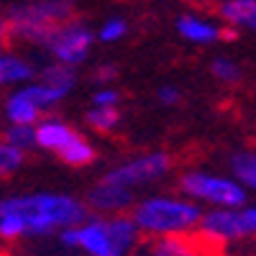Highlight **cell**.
Here are the masks:
<instances>
[{
  "mask_svg": "<svg viewBox=\"0 0 256 256\" xmlns=\"http://www.w3.org/2000/svg\"><path fill=\"white\" fill-rule=\"evenodd\" d=\"M202 216V208L190 198H144L131 205V220L141 230V236L159 238V236H187L195 233Z\"/></svg>",
  "mask_w": 256,
  "mask_h": 256,
  "instance_id": "3",
  "label": "cell"
},
{
  "mask_svg": "<svg viewBox=\"0 0 256 256\" xmlns=\"http://www.w3.org/2000/svg\"><path fill=\"white\" fill-rule=\"evenodd\" d=\"M256 230V210L246 205L236 208H210L200 216V223L195 233L216 251H220L228 244H236L244 238H251Z\"/></svg>",
  "mask_w": 256,
  "mask_h": 256,
  "instance_id": "6",
  "label": "cell"
},
{
  "mask_svg": "<svg viewBox=\"0 0 256 256\" xmlns=\"http://www.w3.org/2000/svg\"><path fill=\"white\" fill-rule=\"evenodd\" d=\"M34 136L38 148L59 156L67 166H90L98 159L95 146L59 118H38L34 123Z\"/></svg>",
  "mask_w": 256,
  "mask_h": 256,
  "instance_id": "5",
  "label": "cell"
},
{
  "mask_svg": "<svg viewBox=\"0 0 256 256\" xmlns=\"http://www.w3.org/2000/svg\"><path fill=\"white\" fill-rule=\"evenodd\" d=\"M38 80L44 84H49L52 90H56L59 95L67 98L74 90V84H77V72H74V67H67V64L54 62V64H49V67H44V72H41Z\"/></svg>",
  "mask_w": 256,
  "mask_h": 256,
  "instance_id": "17",
  "label": "cell"
},
{
  "mask_svg": "<svg viewBox=\"0 0 256 256\" xmlns=\"http://www.w3.org/2000/svg\"><path fill=\"white\" fill-rule=\"evenodd\" d=\"M120 100H123V95L116 88H110V84L95 88V92H92V105H98V108H120Z\"/></svg>",
  "mask_w": 256,
  "mask_h": 256,
  "instance_id": "24",
  "label": "cell"
},
{
  "mask_svg": "<svg viewBox=\"0 0 256 256\" xmlns=\"http://www.w3.org/2000/svg\"><path fill=\"white\" fill-rule=\"evenodd\" d=\"M74 18V3L72 0H31L20 3L8 13V34H13L20 41L28 44H44L46 36Z\"/></svg>",
  "mask_w": 256,
  "mask_h": 256,
  "instance_id": "4",
  "label": "cell"
},
{
  "mask_svg": "<svg viewBox=\"0 0 256 256\" xmlns=\"http://www.w3.org/2000/svg\"><path fill=\"white\" fill-rule=\"evenodd\" d=\"M59 244L84 256H131L141 244V230L131 216H98L90 212L82 223L56 230Z\"/></svg>",
  "mask_w": 256,
  "mask_h": 256,
  "instance_id": "2",
  "label": "cell"
},
{
  "mask_svg": "<svg viewBox=\"0 0 256 256\" xmlns=\"http://www.w3.org/2000/svg\"><path fill=\"white\" fill-rule=\"evenodd\" d=\"M26 162V152H20L18 146L8 144L6 138H0V180L16 174Z\"/></svg>",
  "mask_w": 256,
  "mask_h": 256,
  "instance_id": "20",
  "label": "cell"
},
{
  "mask_svg": "<svg viewBox=\"0 0 256 256\" xmlns=\"http://www.w3.org/2000/svg\"><path fill=\"white\" fill-rule=\"evenodd\" d=\"M116 77H118L116 64H100V67H95V72H92V82L98 84V88H105V84H110Z\"/></svg>",
  "mask_w": 256,
  "mask_h": 256,
  "instance_id": "26",
  "label": "cell"
},
{
  "mask_svg": "<svg viewBox=\"0 0 256 256\" xmlns=\"http://www.w3.org/2000/svg\"><path fill=\"white\" fill-rule=\"evenodd\" d=\"M216 248L208 246L198 233H187V236H159L152 241L146 256H210Z\"/></svg>",
  "mask_w": 256,
  "mask_h": 256,
  "instance_id": "11",
  "label": "cell"
},
{
  "mask_svg": "<svg viewBox=\"0 0 256 256\" xmlns=\"http://www.w3.org/2000/svg\"><path fill=\"white\" fill-rule=\"evenodd\" d=\"M177 31L182 38H187L190 44H198V46H208V44H216V41L223 38V28L210 24L205 18L198 16H182L177 20Z\"/></svg>",
  "mask_w": 256,
  "mask_h": 256,
  "instance_id": "12",
  "label": "cell"
},
{
  "mask_svg": "<svg viewBox=\"0 0 256 256\" xmlns=\"http://www.w3.org/2000/svg\"><path fill=\"white\" fill-rule=\"evenodd\" d=\"M8 36V20L0 16V44H3V38Z\"/></svg>",
  "mask_w": 256,
  "mask_h": 256,
  "instance_id": "27",
  "label": "cell"
},
{
  "mask_svg": "<svg viewBox=\"0 0 256 256\" xmlns=\"http://www.w3.org/2000/svg\"><path fill=\"white\" fill-rule=\"evenodd\" d=\"M126 34H128V24L123 18H108L100 26V31L95 34V38H100L102 44H116V41H120Z\"/></svg>",
  "mask_w": 256,
  "mask_h": 256,
  "instance_id": "23",
  "label": "cell"
},
{
  "mask_svg": "<svg viewBox=\"0 0 256 256\" xmlns=\"http://www.w3.org/2000/svg\"><path fill=\"white\" fill-rule=\"evenodd\" d=\"M95 44V34L88 24L70 18L67 24L56 26L41 46L54 56V62L67 64V67H80V64L90 56V49Z\"/></svg>",
  "mask_w": 256,
  "mask_h": 256,
  "instance_id": "8",
  "label": "cell"
},
{
  "mask_svg": "<svg viewBox=\"0 0 256 256\" xmlns=\"http://www.w3.org/2000/svg\"><path fill=\"white\" fill-rule=\"evenodd\" d=\"M210 72H212V77H216L218 82H223V84H238L241 77H244L241 67L233 59H228V56H216V59H212L210 62Z\"/></svg>",
  "mask_w": 256,
  "mask_h": 256,
  "instance_id": "21",
  "label": "cell"
},
{
  "mask_svg": "<svg viewBox=\"0 0 256 256\" xmlns=\"http://www.w3.org/2000/svg\"><path fill=\"white\" fill-rule=\"evenodd\" d=\"M0 54H3V49H0Z\"/></svg>",
  "mask_w": 256,
  "mask_h": 256,
  "instance_id": "29",
  "label": "cell"
},
{
  "mask_svg": "<svg viewBox=\"0 0 256 256\" xmlns=\"http://www.w3.org/2000/svg\"><path fill=\"white\" fill-rule=\"evenodd\" d=\"M24 90H26V92H28V98L38 105V110H41V113L54 110L56 105L64 100V95H59L56 90H52L49 84H44L41 80H36V82H26V84H24Z\"/></svg>",
  "mask_w": 256,
  "mask_h": 256,
  "instance_id": "19",
  "label": "cell"
},
{
  "mask_svg": "<svg viewBox=\"0 0 256 256\" xmlns=\"http://www.w3.org/2000/svg\"><path fill=\"white\" fill-rule=\"evenodd\" d=\"M180 192L184 198L195 200L198 205L210 208H236L248 202V190L241 187L233 177L216 174V172H202V169H190L180 177Z\"/></svg>",
  "mask_w": 256,
  "mask_h": 256,
  "instance_id": "7",
  "label": "cell"
},
{
  "mask_svg": "<svg viewBox=\"0 0 256 256\" xmlns=\"http://www.w3.org/2000/svg\"><path fill=\"white\" fill-rule=\"evenodd\" d=\"M34 80V67L16 54H0V88L26 84Z\"/></svg>",
  "mask_w": 256,
  "mask_h": 256,
  "instance_id": "15",
  "label": "cell"
},
{
  "mask_svg": "<svg viewBox=\"0 0 256 256\" xmlns=\"http://www.w3.org/2000/svg\"><path fill=\"white\" fill-rule=\"evenodd\" d=\"M0 256H6V251H3V248H0Z\"/></svg>",
  "mask_w": 256,
  "mask_h": 256,
  "instance_id": "28",
  "label": "cell"
},
{
  "mask_svg": "<svg viewBox=\"0 0 256 256\" xmlns=\"http://www.w3.org/2000/svg\"><path fill=\"white\" fill-rule=\"evenodd\" d=\"M3 138L13 146H18L20 152H31L36 148V136H34V126H26V123H10L8 131L3 134Z\"/></svg>",
  "mask_w": 256,
  "mask_h": 256,
  "instance_id": "22",
  "label": "cell"
},
{
  "mask_svg": "<svg viewBox=\"0 0 256 256\" xmlns=\"http://www.w3.org/2000/svg\"><path fill=\"white\" fill-rule=\"evenodd\" d=\"M218 13L233 28H256V0H223Z\"/></svg>",
  "mask_w": 256,
  "mask_h": 256,
  "instance_id": "14",
  "label": "cell"
},
{
  "mask_svg": "<svg viewBox=\"0 0 256 256\" xmlns=\"http://www.w3.org/2000/svg\"><path fill=\"white\" fill-rule=\"evenodd\" d=\"M136 202V190L120 187L110 180L100 177L90 192L84 198V205H88L90 212H98V216H118V212L131 210V205Z\"/></svg>",
  "mask_w": 256,
  "mask_h": 256,
  "instance_id": "10",
  "label": "cell"
},
{
  "mask_svg": "<svg viewBox=\"0 0 256 256\" xmlns=\"http://www.w3.org/2000/svg\"><path fill=\"white\" fill-rule=\"evenodd\" d=\"M172 166H174V162L166 152H148V154H141L136 159H128V162L113 166L110 172H105L102 177L120 184V187L138 190L144 184L164 180L169 172H172Z\"/></svg>",
  "mask_w": 256,
  "mask_h": 256,
  "instance_id": "9",
  "label": "cell"
},
{
  "mask_svg": "<svg viewBox=\"0 0 256 256\" xmlns=\"http://www.w3.org/2000/svg\"><path fill=\"white\" fill-rule=\"evenodd\" d=\"M41 116H44V113L38 110V105L28 98V92L24 88H18L16 92L8 95V100H6V118H8V123L34 126Z\"/></svg>",
  "mask_w": 256,
  "mask_h": 256,
  "instance_id": "13",
  "label": "cell"
},
{
  "mask_svg": "<svg viewBox=\"0 0 256 256\" xmlns=\"http://www.w3.org/2000/svg\"><path fill=\"white\" fill-rule=\"evenodd\" d=\"M90 216L84 200L62 192H34L0 200V238H44Z\"/></svg>",
  "mask_w": 256,
  "mask_h": 256,
  "instance_id": "1",
  "label": "cell"
},
{
  "mask_svg": "<svg viewBox=\"0 0 256 256\" xmlns=\"http://www.w3.org/2000/svg\"><path fill=\"white\" fill-rule=\"evenodd\" d=\"M228 172L241 187H246V190L256 187V156H254L251 148H238V152L230 154Z\"/></svg>",
  "mask_w": 256,
  "mask_h": 256,
  "instance_id": "16",
  "label": "cell"
},
{
  "mask_svg": "<svg viewBox=\"0 0 256 256\" xmlns=\"http://www.w3.org/2000/svg\"><path fill=\"white\" fill-rule=\"evenodd\" d=\"M156 100L162 105H166V108H177V105L182 102V90L174 88V84H162V88L156 90Z\"/></svg>",
  "mask_w": 256,
  "mask_h": 256,
  "instance_id": "25",
  "label": "cell"
},
{
  "mask_svg": "<svg viewBox=\"0 0 256 256\" xmlns=\"http://www.w3.org/2000/svg\"><path fill=\"white\" fill-rule=\"evenodd\" d=\"M84 123L95 134H113L120 126V108H98V105H90V110L84 113Z\"/></svg>",
  "mask_w": 256,
  "mask_h": 256,
  "instance_id": "18",
  "label": "cell"
}]
</instances>
